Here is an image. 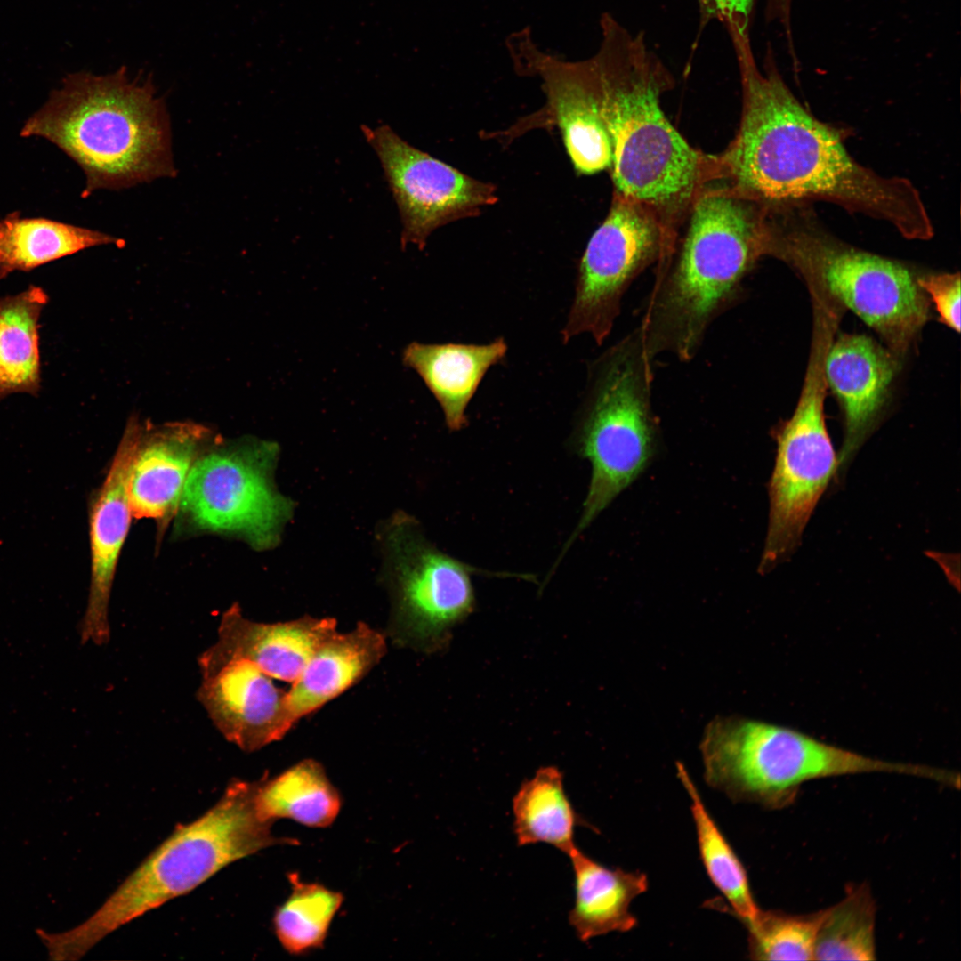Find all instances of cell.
Returning <instances> with one entry per match:
<instances>
[{
  "label": "cell",
  "mask_w": 961,
  "mask_h": 961,
  "mask_svg": "<svg viewBox=\"0 0 961 961\" xmlns=\"http://www.w3.org/2000/svg\"><path fill=\"white\" fill-rule=\"evenodd\" d=\"M740 76L739 126L716 155L718 178L769 208L827 200L885 221L903 237L928 239L933 226L912 182L885 177L857 162L841 134L818 120L788 88L767 49L763 71L750 35H729Z\"/></svg>",
  "instance_id": "cell-1"
},
{
  "label": "cell",
  "mask_w": 961,
  "mask_h": 961,
  "mask_svg": "<svg viewBox=\"0 0 961 961\" xmlns=\"http://www.w3.org/2000/svg\"><path fill=\"white\" fill-rule=\"evenodd\" d=\"M600 26L594 58L613 193L651 208L674 243L695 198L717 180L716 155L692 147L666 117L661 97L674 80L643 35L632 34L609 13Z\"/></svg>",
  "instance_id": "cell-2"
},
{
  "label": "cell",
  "mask_w": 961,
  "mask_h": 961,
  "mask_svg": "<svg viewBox=\"0 0 961 961\" xmlns=\"http://www.w3.org/2000/svg\"><path fill=\"white\" fill-rule=\"evenodd\" d=\"M765 206L713 182L691 203L670 254L657 264L639 327L654 359L698 352L712 322L740 295L742 281L768 255Z\"/></svg>",
  "instance_id": "cell-3"
},
{
  "label": "cell",
  "mask_w": 961,
  "mask_h": 961,
  "mask_svg": "<svg viewBox=\"0 0 961 961\" xmlns=\"http://www.w3.org/2000/svg\"><path fill=\"white\" fill-rule=\"evenodd\" d=\"M20 135L42 137L72 158L85 174L84 197L176 173L165 101L149 75L132 77L125 66L69 74Z\"/></svg>",
  "instance_id": "cell-4"
},
{
  "label": "cell",
  "mask_w": 961,
  "mask_h": 961,
  "mask_svg": "<svg viewBox=\"0 0 961 961\" xmlns=\"http://www.w3.org/2000/svg\"><path fill=\"white\" fill-rule=\"evenodd\" d=\"M273 822L256 805V781L233 779L221 799L196 820L175 830L117 888L86 922L61 939V950L77 958L120 926L186 894L227 865L277 844Z\"/></svg>",
  "instance_id": "cell-5"
},
{
  "label": "cell",
  "mask_w": 961,
  "mask_h": 961,
  "mask_svg": "<svg viewBox=\"0 0 961 961\" xmlns=\"http://www.w3.org/2000/svg\"><path fill=\"white\" fill-rule=\"evenodd\" d=\"M652 361L637 327L590 365L576 441L580 456L591 463L592 475L582 515L564 551L638 478L655 454Z\"/></svg>",
  "instance_id": "cell-6"
},
{
  "label": "cell",
  "mask_w": 961,
  "mask_h": 961,
  "mask_svg": "<svg viewBox=\"0 0 961 961\" xmlns=\"http://www.w3.org/2000/svg\"><path fill=\"white\" fill-rule=\"evenodd\" d=\"M769 255L857 314L896 352H904L925 323L929 302L903 264L844 244L820 226L805 203L770 213Z\"/></svg>",
  "instance_id": "cell-7"
},
{
  "label": "cell",
  "mask_w": 961,
  "mask_h": 961,
  "mask_svg": "<svg viewBox=\"0 0 961 961\" xmlns=\"http://www.w3.org/2000/svg\"><path fill=\"white\" fill-rule=\"evenodd\" d=\"M710 784L731 800L778 809L790 804L799 787L820 778L867 773L909 774L945 782L948 771L890 763L853 753L797 731L763 722L724 717L705 747Z\"/></svg>",
  "instance_id": "cell-8"
},
{
  "label": "cell",
  "mask_w": 961,
  "mask_h": 961,
  "mask_svg": "<svg viewBox=\"0 0 961 961\" xmlns=\"http://www.w3.org/2000/svg\"><path fill=\"white\" fill-rule=\"evenodd\" d=\"M277 443L217 436L194 463L178 511L195 530L243 538L256 550L279 541L293 503L272 482Z\"/></svg>",
  "instance_id": "cell-9"
},
{
  "label": "cell",
  "mask_w": 961,
  "mask_h": 961,
  "mask_svg": "<svg viewBox=\"0 0 961 961\" xmlns=\"http://www.w3.org/2000/svg\"><path fill=\"white\" fill-rule=\"evenodd\" d=\"M826 341L818 335L795 410L776 432L777 453L768 489V531L758 567L761 573L773 569L798 547L838 467L823 413Z\"/></svg>",
  "instance_id": "cell-10"
},
{
  "label": "cell",
  "mask_w": 961,
  "mask_h": 961,
  "mask_svg": "<svg viewBox=\"0 0 961 961\" xmlns=\"http://www.w3.org/2000/svg\"><path fill=\"white\" fill-rule=\"evenodd\" d=\"M386 534L393 592L389 635L400 647L440 651L474 610L476 569L429 544L408 515H398Z\"/></svg>",
  "instance_id": "cell-11"
},
{
  "label": "cell",
  "mask_w": 961,
  "mask_h": 961,
  "mask_svg": "<svg viewBox=\"0 0 961 961\" xmlns=\"http://www.w3.org/2000/svg\"><path fill=\"white\" fill-rule=\"evenodd\" d=\"M672 249L666 230L651 208L613 193L610 211L580 260L562 342L587 334L601 345L613 328L632 282L646 268L665 260Z\"/></svg>",
  "instance_id": "cell-12"
},
{
  "label": "cell",
  "mask_w": 961,
  "mask_h": 961,
  "mask_svg": "<svg viewBox=\"0 0 961 961\" xmlns=\"http://www.w3.org/2000/svg\"><path fill=\"white\" fill-rule=\"evenodd\" d=\"M361 130L376 151L397 204L401 245L424 249L429 236L449 222L476 216L497 201L496 186L470 177L400 137L389 125Z\"/></svg>",
  "instance_id": "cell-13"
},
{
  "label": "cell",
  "mask_w": 961,
  "mask_h": 961,
  "mask_svg": "<svg viewBox=\"0 0 961 961\" xmlns=\"http://www.w3.org/2000/svg\"><path fill=\"white\" fill-rule=\"evenodd\" d=\"M506 47L520 75L542 78L546 114L560 128L575 170L582 174L609 170L611 148L599 113L594 56L568 61L545 52L533 42L529 28L508 36Z\"/></svg>",
  "instance_id": "cell-14"
},
{
  "label": "cell",
  "mask_w": 961,
  "mask_h": 961,
  "mask_svg": "<svg viewBox=\"0 0 961 961\" xmlns=\"http://www.w3.org/2000/svg\"><path fill=\"white\" fill-rule=\"evenodd\" d=\"M196 697L223 738L246 752L281 739L295 724L287 691L246 659L201 673Z\"/></svg>",
  "instance_id": "cell-15"
},
{
  "label": "cell",
  "mask_w": 961,
  "mask_h": 961,
  "mask_svg": "<svg viewBox=\"0 0 961 961\" xmlns=\"http://www.w3.org/2000/svg\"><path fill=\"white\" fill-rule=\"evenodd\" d=\"M141 420L132 416L125 426L104 480L89 511L91 581L80 641L103 645L109 641V606L118 558L133 516L128 495L129 469L137 447Z\"/></svg>",
  "instance_id": "cell-16"
},
{
  "label": "cell",
  "mask_w": 961,
  "mask_h": 961,
  "mask_svg": "<svg viewBox=\"0 0 961 961\" xmlns=\"http://www.w3.org/2000/svg\"><path fill=\"white\" fill-rule=\"evenodd\" d=\"M216 437L208 427L191 421L154 425L141 420L127 479L133 516L154 520L164 531L178 511L194 463Z\"/></svg>",
  "instance_id": "cell-17"
},
{
  "label": "cell",
  "mask_w": 961,
  "mask_h": 961,
  "mask_svg": "<svg viewBox=\"0 0 961 961\" xmlns=\"http://www.w3.org/2000/svg\"><path fill=\"white\" fill-rule=\"evenodd\" d=\"M336 631V620L330 618L252 621L234 603L221 618L216 642L198 657L199 670L204 673L230 659H246L270 677L294 683L319 645Z\"/></svg>",
  "instance_id": "cell-18"
},
{
  "label": "cell",
  "mask_w": 961,
  "mask_h": 961,
  "mask_svg": "<svg viewBox=\"0 0 961 961\" xmlns=\"http://www.w3.org/2000/svg\"><path fill=\"white\" fill-rule=\"evenodd\" d=\"M823 364L825 381L844 418L838 466L844 470L873 429L897 370L892 355L864 335L844 334L829 343Z\"/></svg>",
  "instance_id": "cell-19"
},
{
  "label": "cell",
  "mask_w": 961,
  "mask_h": 961,
  "mask_svg": "<svg viewBox=\"0 0 961 961\" xmlns=\"http://www.w3.org/2000/svg\"><path fill=\"white\" fill-rule=\"evenodd\" d=\"M505 341L487 344L422 343L412 342L402 352V362L415 370L439 402L450 431L467 425L466 408L488 370L502 361Z\"/></svg>",
  "instance_id": "cell-20"
},
{
  "label": "cell",
  "mask_w": 961,
  "mask_h": 961,
  "mask_svg": "<svg viewBox=\"0 0 961 961\" xmlns=\"http://www.w3.org/2000/svg\"><path fill=\"white\" fill-rule=\"evenodd\" d=\"M385 635L360 622L348 633L337 631L316 650L287 691L296 723L364 677L384 656Z\"/></svg>",
  "instance_id": "cell-21"
},
{
  "label": "cell",
  "mask_w": 961,
  "mask_h": 961,
  "mask_svg": "<svg viewBox=\"0 0 961 961\" xmlns=\"http://www.w3.org/2000/svg\"><path fill=\"white\" fill-rule=\"evenodd\" d=\"M568 856L575 878V902L569 922L577 938L586 942L609 933L632 930L637 920L630 912V904L647 891V876L607 868L577 846Z\"/></svg>",
  "instance_id": "cell-22"
},
{
  "label": "cell",
  "mask_w": 961,
  "mask_h": 961,
  "mask_svg": "<svg viewBox=\"0 0 961 961\" xmlns=\"http://www.w3.org/2000/svg\"><path fill=\"white\" fill-rule=\"evenodd\" d=\"M49 297L31 285L0 297V401L16 393L37 395L41 388L39 319Z\"/></svg>",
  "instance_id": "cell-23"
},
{
  "label": "cell",
  "mask_w": 961,
  "mask_h": 961,
  "mask_svg": "<svg viewBox=\"0 0 961 961\" xmlns=\"http://www.w3.org/2000/svg\"><path fill=\"white\" fill-rule=\"evenodd\" d=\"M121 243L98 230L12 213L0 220V279L92 246Z\"/></svg>",
  "instance_id": "cell-24"
},
{
  "label": "cell",
  "mask_w": 961,
  "mask_h": 961,
  "mask_svg": "<svg viewBox=\"0 0 961 961\" xmlns=\"http://www.w3.org/2000/svg\"><path fill=\"white\" fill-rule=\"evenodd\" d=\"M256 805L271 822L290 819L311 828H327L339 814L342 799L322 765L305 759L273 778L256 781Z\"/></svg>",
  "instance_id": "cell-25"
},
{
  "label": "cell",
  "mask_w": 961,
  "mask_h": 961,
  "mask_svg": "<svg viewBox=\"0 0 961 961\" xmlns=\"http://www.w3.org/2000/svg\"><path fill=\"white\" fill-rule=\"evenodd\" d=\"M512 808L519 846L544 843L567 855L577 846L575 829L584 820L570 803L557 767H541L523 781L513 797Z\"/></svg>",
  "instance_id": "cell-26"
},
{
  "label": "cell",
  "mask_w": 961,
  "mask_h": 961,
  "mask_svg": "<svg viewBox=\"0 0 961 961\" xmlns=\"http://www.w3.org/2000/svg\"><path fill=\"white\" fill-rule=\"evenodd\" d=\"M678 776L690 800V811L699 855L715 887L743 923L754 918L759 907L751 892L747 872L736 853L707 812L696 787L682 765Z\"/></svg>",
  "instance_id": "cell-27"
},
{
  "label": "cell",
  "mask_w": 961,
  "mask_h": 961,
  "mask_svg": "<svg viewBox=\"0 0 961 961\" xmlns=\"http://www.w3.org/2000/svg\"><path fill=\"white\" fill-rule=\"evenodd\" d=\"M291 893L273 917L274 933L291 955L319 949L343 896L317 883H305L295 873L288 875Z\"/></svg>",
  "instance_id": "cell-28"
},
{
  "label": "cell",
  "mask_w": 961,
  "mask_h": 961,
  "mask_svg": "<svg viewBox=\"0 0 961 961\" xmlns=\"http://www.w3.org/2000/svg\"><path fill=\"white\" fill-rule=\"evenodd\" d=\"M876 904L866 885L848 888L827 909L816 934L813 960L876 959Z\"/></svg>",
  "instance_id": "cell-29"
},
{
  "label": "cell",
  "mask_w": 961,
  "mask_h": 961,
  "mask_svg": "<svg viewBox=\"0 0 961 961\" xmlns=\"http://www.w3.org/2000/svg\"><path fill=\"white\" fill-rule=\"evenodd\" d=\"M824 910L790 915L760 909L745 922L748 953L755 960H813L816 934Z\"/></svg>",
  "instance_id": "cell-30"
},
{
  "label": "cell",
  "mask_w": 961,
  "mask_h": 961,
  "mask_svg": "<svg viewBox=\"0 0 961 961\" xmlns=\"http://www.w3.org/2000/svg\"><path fill=\"white\" fill-rule=\"evenodd\" d=\"M761 0H697L700 22L706 25L717 20L725 28H736L750 33V25L756 4ZM768 21H777L782 28L792 57L795 58L792 31L791 8L793 0H762Z\"/></svg>",
  "instance_id": "cell-31"
},
{
  "label": "cell",
  "mask_w": 961,
  "mask_h": 961,
  "mask_svg": "<svg viewBox=\"0 0 961 961\" xmlns=\"http://www.w3.org/2000/svg\"><path fill=\"white\" fill-rule=\"evenodd\" d=\"M918 285L930 295L940 320L960 332V275L933 274L917 278Z\"/></svg>",
  "instance_id": "cell-32"
}]
</instances>
